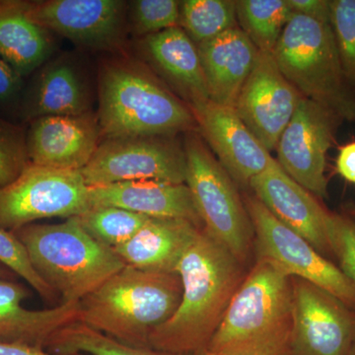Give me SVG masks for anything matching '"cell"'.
<instances>
[{"label": "cell", "instance_id": "cell-1", "mask_svg": "<svg viewBox=\"0 0 355 355\" xmlns=\"http://www.w3.org/2000/svg\"><path fill=\"white\" fill-rule=\"evenodd\" d=\"M183 284L174 315L153 331L148 345L176 354L207 349L245 277L242 263L202 230L176 268Z\"/></svg>", "mask_w": 355, "mask_h": 355}, {"label": "cell", "instance_id": "cell-2", "mask_svg": "<svg viewBox=\"0 0 355 355\" xmlns=\"http://www.w3.org/2000/svg\"><path fill=\"white\" fill-rule=\"evenodd\" d=\"M96 112L102 140L177 137L198 128L186 104L140 58L116 53L100 62Z\"/></svg>", "mask_w": 355, "mask_h": 355}, {"label": "cell", "instance_id": "cell-3", "mask_svg": "<svg viewBox=\"0 0 355 355\" xmlns=\"http://www.w3.org/2000/svg\"><path fill=\"white\" fill-rule=\"evenodd\" d=\"M183 284L176 272L125 266L78 302V322L125 345L149 347V338L176 312Z\"/></svg>", "mask_w": 355, "mask_h": 355}, {"label": "cell", "instance_id": "cell-4", "mask_svg": "<svg viewBox=\"0 0 355 355\" xmlns=\"http://www.w3.org/2000/svg\"><path fill=\"white\" fill-rule=\"evenodd\" d=\"M291 328V277L258 260L205 349L217 355H287Z\"/></svg>", "mask_w": 355, "mask_h": 355}, {"label": "cell", "instance_id": "cell-5", "mask_svg": "<svg viewBox=\"0 0 355 355\" xmlns=\"http://www.w3.org/2000/svg\"><path fill=\"white\" fill-rule=\"evenodd\" d=\"M24 245L35 270L60 304L78 303L121 270L111 248L84 230L76 217L58 224H29L11 231Z\"/></svg>", "mask_w": 355, "mask_h": 355}, {"label": "cell", "instance_id": "cell-6", "mask_svg": "<svg viewBox=\"0 0 355 355\" xmlns=\"http://www.w3.org/2000/svg\"><path fill=\"white\" fill-rule=\"evenodd\" d=\"M272 55L303 98L355 121V88L343 73L331 24L291 14Z\"/></svg>", "mask_w": 355, "mask_h": 355}, {"label": "cell", "instance_id": "cell-7", "mask_svg": "<svg viewBox=\"0 0 355 355\" xmlns=\"http://www.w3.org/2000/svg\"><path fill=\"white\" fill-rule=\"evenodd\" d=\"M196 130L184 137L187 186L203 231L243 263L254 239L253 224L237 184Z\"/></svg>", "mask_w": 355, "mask_h": 355}, {"label": "cell", "instance_id": "cell-8", "mask_svg": "<svg viewBox=\"0 0 355 355\" xmlns=\"http://www.w3.org/2000/svg\"><path fill=\"white\" fill-rule=\"evenodd\" d=\"M91 209L89 187L80 171L29 163L15 181L0 186V228L6 230L40 219L79 216Z\"/></svg>", "mask_w": 355, "mask_h": 355}, {"label": "cell", "instance_id": "cell-9", "mask_svg": "<svg viewBox=\"0 0 355 355\" xmlns=\"http://www.w3.org/2000/svg\"><path fill=\"white\" fill-rule=\"evenodd\" d=\"M253 224L258 260L268 261L288 277L330 292L355 311V286L340 268L286 227L256 197L245 202Z\"/></svg>", "mask_w": 355, "mask_h": 355}, {"label": "cell", "instance_id": "cell-10", "mask_svg": "<svg viewBox=\"0 0 355 355\" xmlns=\"http://www.w3.org/2000/svg\"><path fill=\"white\" fill-rule=\"evenodd\" d=\"M80 173L88 187L141 180L186 184V153L177 137L106 139Z\"/></svg>", "mask_w": 355, "mask_h": 355}, {"label": "cell", "instance_id": "cell-11", "mask_svg": "<svg viewBox=\"0 0 355 355\" xmlns=\"http://www.w3.org/2000/svg\"><path fill=\"white\" fill-rule=\"evenodd\" d=\"M26 14L79 48L125 53L128 2L121 0H19Z\"/></svg>", "mask_w": 355, "mask_h": 355}, {"label": "cell", "instance_id": "cell-12", "mask_svg": "<svg viewBox=\"0 0 355 355\" xmlns=\"http://www.w3.org/2000/svg\"><path fill=\"white\" fill-rule=\"evenodd\" d=\"M292 328L287 355H347L355 311L330 292L292 277Z\"/></svg>", "mask_w": 355, "mask_h": 355}, {"label": "cell", "instance_id": "cell-13", "mask_svg": "<svg viewBox=\"0 0 355 355\" xmlns=\"http://www.w3.org/2000/svg\"><path fill=\"white\" fill-rule=\"evenodd\" d=\"M343 119L302 98L277 142V162L294 181L315 197H328L327 154Z\"/></svg>", "mask_w": 355, "mask_h": 355}, {"label": "cell", "instance_id": "cell-14", "mask_svg": "<svg viewBox=\"0 0 355 355\" xmlns=\"http://www.w3.org/2000/svg\"><path fill=\"white\" fill-rule=\"evenodd\" d=\"M302 98L280 71L272 53L260 51L233 109L270 153Z\"/></svg>", "mask_w": 355, "mask_h": 355}, {"label": "cell", "instance_id": "cell-15", "mask_svg": "<svg viewBox=\"0 0 355 355\" xmlns=\"http://www.w3.org/2000/svg\"><path fill=\"white\" fill-rule=\"evenodd\" d=\"M191 110L198 132L236 184L249 187L254 177L277 162L234 109L209 100Z\"/></svg>", "mask_w": 355, "mask_h": 355}, {"label": "cell", "instance_id": "cell-16", "mask_svg": "<svg viewBox=\"0 0 355 355\" xmlns=\"http://www.w3.org/2000/svg\"><path fill=\"white\" fill-rule=\"evenodd\" d=\"M249 187L277 220L304 238L326 258L333 257L328 232L330 211L288 176L277 161L254 177Z\"/></svg>", "mask_w": 355, "mask_h": 355}, {"label": "cell", "instance_id": "cell-17", "mask_svg": "<svg viewBox=\"0 0 355 355\" xmlns=\"http://www.w3.org/2000/svg\"><path fill=\"white\" fill-rule=\"evenodd\" d=\"M101 141V130L94 112L81 116H42L30 121L28 157L34 165L81 171Z\"/></svg>", "mask_w": 355, "mask_h": 355}, {"label": "cell", "instance_id": "cell-18", "mask_svg": "<svg viewBox=\"0 0 355 355\" xmlns=\"http://www.w3.org/2000/svg\"><path fill=\"white\" fill-rule=\"evenodd\" d=\"M140 60L188 106L209 100L198 46L180 26L139 40Z\"/></svg>", "mask_w": 355, "mask_h": 355}, {"label": "cell", "instance_id": "cell-19", "mask_svg": "<svg viewBox=\"0 0 355 355\" xmlns=\"http://www.w3.org/2000/svg\"><path fill=\"white\" fill-rule=\"evenodd\" d=\"M91 91L78 62L69 55L50 60L38 70L21 100V116L32 121L42 116H81L91 113Z\"/></svg>", "mask_w": 355, "mask_h": 355}, {"label": "cell", "instance_id": "cell-20", "mask_svg": "<svg viewBox=\"0 0 355 355\" xmlns=\"http://www.w3.org/2000/svg\"><path fill=\"white\" fill-rule=\"evenodd\" d=\"M91 207H114L151 218H181L202 228L190 189L187 184L155 180L121 182L89 187Z\"/></svg>", "mask_w": 355, "mask_h": 355}, {"label": "cell", "instance_id": "cell-21", "mask_svg": "<svg viewBox=\"0 0 355 355\" xmlns=\"http://www.w3.org/2000/svg\"><path fill=\"white\" fill-rule=\"evenodd\" d=\"M31 295L16 280L0 279V343H20L46 349L58 331L78 322V303L29 310L22 302Z\"/></svg>", "mask_w": 355, "mask_h": 355}, {"label": "cell", "instance_id": "cell-22", "mask_svg": "<svg viewBox=\"0 0 355 355\" xmlns=\"http://www.w3.org/2000/svg\"><path fill=\"white\" fill-rule=\"evenodd\" d=\"M210 101L234 108L260 51L239 26L198 44Z\"/></svg>", "mask_w": 355, "mask_h": 355}, {"label": "cell", "instance_id": "cell-23", "mask_svg": "<svg viewBox=\"0 0 355 355\" xmlns=\"http://www.w3.org/2000/svg\"><path fill=\"white\" fill-rule=\"evenodd\" d=\"M202 230L186 219L150 217L130 241L113 250L125 266L176 272L184 252Z\"/></svg>", "mask_w": 355, "mask_h": 355}, {"label": "cell", "instance_id": "cell-24", "mask_svg": "<svg viewBox=\"0 0 355 355\" xmlns=\"http://www.w3.org/2000/svg\"><path fill=\"white\" fill-rule=\"evenodd\" d=\"M53 35L26 14L19 0H0V58L22 78L51 60Z\"/></svg>", "mask_w": 355, "mask_h": 355}, {"label": "cell", "instance_id": "cell-25", "mask_svg": "<svg viewBox=\"0 0 355 355\" xmlns=\"http://www.w3.org/2000/svg\"><path fill=\"white\" fill-rule=\"evenodd\" d=\"M291 14L286 0L236 1L238 26L265 53H273Z\"/></svg>", "mask_w": 355, "mask_h": 355}, {"label": "cell", "instance_id": "cell-26", "mask_svg": "<svg viewBox=\"0 0 355 355\" xmlns=\"http://www.w3.org/2000/svg\"><path fill=\"white\" fill-rule=\"evenodd\" d=\"M46 350L53 355H195L132 347L79 322L58 331L51 338Z\"/></svg>", "mask_w": 355, "mask_h": 355}, {"label": "cell", "instance_id": "cell-27", "mask_svg": "<svg viewBox=\"0 0 355 355\" xmlns=\"http://www.w3.org/2000/svg\"><path fill=\"white\" fill-rule=\"evenodd\" d=\"M179 26L196 44L237 27L234 0H184L180 2Z\"/></svg>", "mask_w": 355, "mask_h": 355}, {"label": "cell", "instance_id": "cell-28", "mask_svg": "<svg viewBox=\"0 0 355 355\" xmlns=\"http://www.w3.org/2000/svg\"><path fill=\"white\" fill-rule=\"evenodd\" d=\"M77 218L91 237L105 246L116 249L130 241L150 217L120 207H98Z\"/></svg>", "mask_w": 355, "mask_h": 355}, {"label": "cell", "instance_id": "cell-29", "mask_svg": "<svg viewBox=\"0 0 355 355\" xmlns=\"http://www.w3.org/2000/svg\"><path fill=\"white\" fill-rule=\"evenodd\" d=\"M180 2L176 0H135L128 4L130 33L139 39L179 26Z\"/></svg>", "mask_w": 355, "mask_h": 355}, {"label": "cell", "instance_id": "cell-30", "mask_svg": "<svg viewBox=\"0 0 355 355\" xmlns=\"http://www.w3.org/2000/svg\"><path fill=\"white\" fill-rule=\"evenodd\" d=\"M0 263L21 277L44 302L57 304L60 299L35 270L24 245L11 231L0 228ZM57 306V305H55Z\"/></svg>", "mask_w": 355, "mask_h": 355}, {"label": "cell", "instance_id": "cell-31", "mask_svg": "<svg viewBox=\"0 0 355 355\" xmlns=\"http://www.w3.org/2000/svg\"><path fill=\"white\" fill-rule=\"evenodd\" d=\"M331 13L343 73L355 88V0H331Z\"/></svg>", "mask_w": 355, "mask_h": 355}, {"label": "cell", "instance_id": "cell-32", "mask_svg": "<svg viewBox=\"0 0 355 355\" xmlns=\"http://www.w3.org/2000/svg\"><path fill=\"white\" fill-rule=\"evenodd\" d=\"M29 163L27 130L0 118V186L15 181Z\"/></svg>", "mask_w": 355, "mask_h": 355}, {"label": "cell", "instance_id": "cell-33", "mask_svg": "<svg viewBox=\"0 0 355 355\" xmlns=\"http://www.w3.org/2000/svg\"><path fill=\"white\" fill-rule=\"evenodd\" d=\"M328 232L331 253L338 268L355 286V224L345 214L329 212Z\"/></svg>", "mask_w": 355, "mask_h": 355}, {"label": "cell", "instance_id": "cell-34", "mask_svg": "<svg viewBox=\"0 0 355 355\" xmlns=\"http://www.w3.org/2000/svg\"><path fill=\"white\" fill-rule=\"evenodd\" d=\"M23 78L0 58V105L9 106L19 101Z\"/></svg>", "mask_w": 355, "mask_h": 355}, {"label": "cell", "instance_id": "cell-35", "mask_svg": "<svg viewBox=\"0 0 355 355\" xmlns=\"http://www.w3.org/2000/svg\"><path fill=\"white\" fill-rule=\"evenodd\" d=\"M292 14L331 24V0H286Z\"/></svg>", "mask_w": 355, "mask_h": 355}, {"label": "cell", "instance_id": "cell-36", "mask_svg": "<svg viewBox=\"0 0 355 355\" xmlns=\"http://www.w3.org/2000/svg\"><path fill=\"white\" fill-rule=\"evenodd\" d=\"M336 169L345 181L355 184V140L338 148Z\"/></svg>", "mask_w": 355, "mask_h": 355}, {"label": "cell", "instance_id": "cell-37", "mask_svg": "<svg viewBox=\"0 0 355 355\" xmlns=\"http://www.w3.org/2000/svg\"><path fill=\"white\" fill-rule=\"evenodd\" d=\"M0 355H53L41 347L20 343H0ZM83 355V354H78Z\"/></svg>", "mask_w": 355, "mask_h": 355}, {"label": "cell", "instance_id": "cell-38", "mask_svg": "<svg viewBox=\"0 0 355 355\" xmlns=\"http://www.w3.org/2000/svg\"><path fill=\"white\" fill-rule=\"evenodd\" d=\"M16 279H17V275L15 273H13L6 266L0 263V279L16 280Z\"/></svg>", "mask_w": 355, "mask_h": 355}, {"label": "cell", "instance_id": "cell-39", "mask_svg": "<svg viewBox=\"0 0 355 355\" xmlns=\"http://www.w3.org/2000/svg\"><path fill=\"white\" fill-rule=\"evenodd\" d=\"M343 214L349 216L355 224V205H354V203L347 205V207H345V210H343Z\"/></svg>", "mask_w": 355, "mask_h": 355}, {"label": "cell", "instance_id": "cell-40", "mask_svg": "<svg viewBox=\"0 0 355 355\" xmlns=\"http://www.w3.org/2000/svg\"><path fill=\"white\" fill-rule=\"evenodd\" d=\"M195 355H217L212 354V352H209L207 349H202L200 350V352H197V354H195Z\"/></svg>", "mask_w": 355, "mask_h": 355}, {"label": "cell", "instance_id": "cell-41", "mask_svg": "<svg viewBox=\"0 0 355 355\" xmlns=\"http://www.w3.org/2000/svg\"><path fill=\"white\" fill-rule=\"evenodd\" d=\"M347 355H355V342L354 345H352V349H350L349 354Z\"/></svg>", "mask_w": 355, "mask_h": 355}]
</instances>
